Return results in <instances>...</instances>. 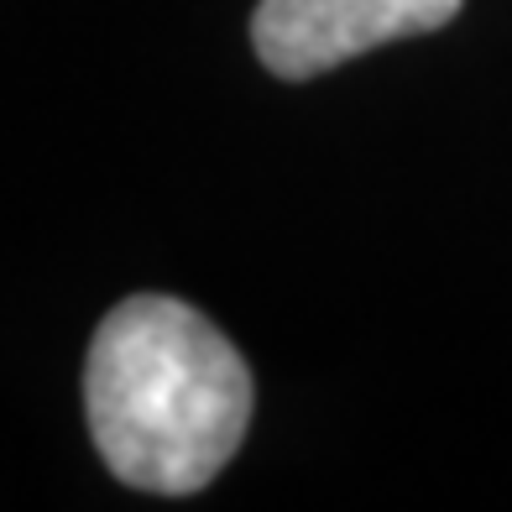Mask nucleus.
I'll list each match as a JSON object with an SVG mask.
<instances>
[{
	"label": "nucleus",
	"mask_w": 512,
	"mask_h": 512,
	"mask_svg": "<svg viewBox=\"0 0 512 512\" xmlns=\"http://www.w3.org/2000/svg\"><path fill=\"white\" fill-rule=\"evenodd\" d=\"M460 0H262L251 48L277 79H319L371 48L439 32Z\"/></svg>",
	"instance_id": "f03ea898"
},
{
	"label": "nucleus",
	"mask_w": 512,
	"mask_h": 512,
	"mask_svg": "<svg viewBox=\"0 0 512 512\" xmlns=\"http://www.w3.org/2000/svg\"><path fill=\"white\" fill-rule=\"evenodd\" d=\"M84 413L115 481L183 497L236 460L251 424V371L194 304L136 293L89 340Z\"/></svg>",
	"instance_id": "f257e3e1"
}]
</instances>
